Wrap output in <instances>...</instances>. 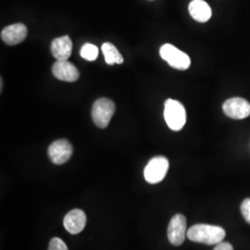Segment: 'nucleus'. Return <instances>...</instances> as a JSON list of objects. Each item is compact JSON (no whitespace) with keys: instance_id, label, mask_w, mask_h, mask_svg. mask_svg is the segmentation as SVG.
Listing matches in <instances>:
<instances>
[{"instance_id":"f257e3e1","label":"nucleus","mask_w":250,"mask_h":250,"mask_svg":"<svg viewBox=\"0 0 250 250\" xmlns=\"http://www.w3.org/2000/svg\"><path fill=\"white\" fill-rule=\"evenodd\" d=\"M226 232L224 228L220 226L209 224H196L188 230V239L190 241L205 244V245H217L224 241Z\"/></svg>"},{"instance_id":"f03ea898","label":"nucleus","mask_w":250,"mask_h":250,"mask_svg":"<svg viewBox=\"0 0 250 250\" xmlns=\"http://www.w3.org/2000/svg\"><path fill=\"white\" fill-rule=\"evenodd\" d=\"M164 119L170 130H182L187 123V112L184 105L177 100L167 99L164 106Z\"/></svg>"},{"instance_id":"7ed1b4c3","label":"nucleus","mask_w":250,"mask_h":250,"mask_svg":"<svg viewBox=\"0 0 250 250\" xmlns=\"http://www.w3.org/2000/svg\"><path fill=\"white\" fill-rule=\"evenodd\" d=\"M115 109V104L110 99L105 98L98 99L92 107V120L98 127L104 129L109 125Z\"/></svg>"},{"instance_id":"20e7f679","label":"nucleus","mask_w":250,"mask_h":250,"mask_svg":"<svg viewBox=\"0 0 250 250\" xmlns=\"http://www.w3.org/2000/svg\"><path fill=\"white\" fill-rule=\"evenodd\" d=\"M161 57L169 65L180 71L188 70L191 65V60L188 54L170 44L162 45L160 49Z\"/></svg>"},{"instance_id":"39448f33","label":"nucleus","mask_w":250,"mask_h":250,"mask_svg":"<svg viewBox=\"0 0 250 250\" xmlns=\"http://www.w3.org/2000/svg\"><path fill=\"white\" fill-rule=\"evenodd\" d=\"M169 170V161L163 156L151 159L144 170V176L147 183L158 184L165 178Z\"/></svg>"},{"instance_id":"423d86ee","label":"nucleus","mask_w":250,"mask_h":250,"mask_svg":"<svg viewBox=\"0 0 250 250\" xmlns=\"http://www.w3.org/2000/svg\"><path fill=\"white\" fill-rule=\"evenodd\" d=\"M224 114L233 120H243L250 115V102L241 98L227 99L223 106Z\"/></svg>"},{"instance_id":"0eeeda50","label":"nucleus","mask_w":250,"mask_h":250,"mask_svg":"<svg viewBox=\"0 0 250 250\" xmlns=\"http://www.w3.org/2000/svg\"><path fill=\"white\" fill-rule=\"evenodd\" d=\"M187 219L184 215H174L168 226V238L171 245L181 246L187 236Z\"/></svg>"},{"instance_id":"6e6552de","label":"nucleus","mask_w":250,"mask_h":250,"mask_svg":"<svg viewBox=\"0 0 250 250\" xmlns=\"http://www.w3.org/2000/svg\"><path fill=\"white\" fill-rule=\"evenodd\" d=\"M48 157L54 164L62 165L71 159L72 146L68 140L60 139L50 145L48 147Z\"/></svg>"},{"instance_id":"1a4fd4ad","label":"nucleus","mask_w":250,"mask_h":250,"mask_svg":"<svg viewBox=\"0 0 250 250\" xmlns=\"http://www.w3.org/2000/svg\"><path fill=\"white\" fill-rule=\"evenodd\" d=\"M52 73L57 79L69 83L78 80L80 76L78 69L68 61H57L52 66Z\"/></svg>"},{"instance_id":"9d476101","label":"nucleus","mask_w":250,"mask_h":250,"mask_svg":"<svg viewBox=\"0 0 250 250\" xmlns=\"http://www.w3.org/2000/svg\"><path fill=\"white\" fill-rule=\"evenodd\" d=\"M27 36V28L22 23H15L4 28L1 32V39L9 45H18Z\"/></svg>"},{"instance_id":"9b49d317","label":"nucleus","mask_w":250,"mask_h":250,"mask_svg":"<svg viewBox=\"0 0 250 250\" xmlns=\"http://www.w3.org/2000/svg\"><path fill=\"white\" fill-rule=\"evenodd\" d=\"M51 54L56 61H68L72 52V42L68 36L55 38L50 46Z\"/></svg>"},{"instance_id":"f8f14e48","label":"nucleus","mask_w":250,"mask_h":250,"mask_svg":"<svg viewBox=\"0 0 250 250\" xmlns=\"http://www.w3.org/2000/svg\"><path fill=\"white\" fill-rule=\"evenodd\" d=\"M63 224L68 232L72 234H77L85 227L86 216L81 209H73L65 216Z\"/></svg>"},{"instance_id":"ddd939ff","label":"nucleus","mask_w":250,"mask_h":250,"mask_svg":"<svg viewBox=\"0 0 250 250\" xmlns=\"http://www.w3.org/2000/svg\"><path fill=\"white\" fill-rule=\"evenodd\" d=\"M189 13L192 18L196 20L198 22L208 21L211 15L212 11L208 4L204 0H193L189 4Z\"/></svg>"},{"instance_id":"4468645a","label":"nucleus","mask_w":250,"mask_h":250,"mask_svg":"<svg viewBox=\"0 0 250 250\" xmlns=\"http://www.w3.org/2000/svg\"><path fill=\"white\" fill-rule=\"evenodd\" d=\"M102 52L104 54L105 61L108 65H114V64H123L124 58L122 54L118 51L116 46L111 43H104L102 45Z\"/></svg>"},{"instance_id":"2eb2a0df","label":"nucleus","mask_w":250,"mask_h":250,"mask_svg":"<svg viewBox=\"0 0 250 250\" xmlns=\"http://www.w3.org/2000/svg\"><path fill=\"white\" fill-rule=\"evenodd\" d=\"M81 57L88 62H94L99 57V48L97 45L93 44H85L81 48Z\"/></svg>"},{"instance_id":"dca6fc26","label":"nucleus","mask_w":250,"mask_h":250,"mask_svg":"<svg viewBox=\"0 0 250 250\" xmlns=\"http://www.w3.org/2000/svg\"><path fill=\"white\" fill-rule=\"evenodd\" d=\"M240 209H241V213L244 219L248 224H250V198H246L242 202Z\"/></svg>"},{"instance_id":"f3484780","label":"nucleus","mask_w":250,"mask_h":250,"mask_svg":"<svg viewBox=\"0 0 250 250\" xmlns=\"http://www.w3.org/2000/svg\"><path fill=\"white\" fill-rule=\"evenodd\" d=\"M48 250H68V248L61 238L55 237L49 243Z\"/></svg>"},{"instance_id":"a211bd4d","label":"nucleus","mask_w":250,"mask_h":250,"mask_svg":"<svg viewBox=\"0 0 250 250\" xmlns=\"http://www.w3.org/2000/svg\"><path fill=\"white\" fill-rule=\"evenodd\" d=\"M213 250H233L232 245L228 242H221L216 245Z\"/></svg>"}]
</instances>
